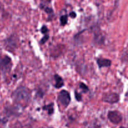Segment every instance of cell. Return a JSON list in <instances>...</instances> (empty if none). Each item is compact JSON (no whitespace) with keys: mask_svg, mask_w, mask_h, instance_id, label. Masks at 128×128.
<instances>
[{"mask_svg":"<svg viewBox=\"0 0 128 128\" xmlns=\"http://www.w3.org/2000/svg\"><path fill=\"white\" fill-rule=\"evenodd\" d=\"M13 101L20 105L28 104L30 101L31 93L30 90L28 88L23 86H20L13 91L11 95Z\"/></svg>","mask_w":128,"mask_h":128,"instance_id":"1","label":"cell"},{"mask_svg":"<svg viewBox=\"0 0 128 128\" xmlns=\"http://www.w3.org/2000/svg\"><path fill=\"white\" fill-rule=\"evenodd\" d=\"M12 67V61L11 58L8 56H4L0 58V71L2 74H6L11 71Z\"/></svg>","mask_w":128,"mask_h":128,"instance_id":"2","label":"cell"},{"mask_svg":"<svg viewBox=\"0 0 128 128\" xmlns=\"http://www.w3.org/2000/svg\"><path fill=\"white\" fill-rule=\"evenodd\" d=\"M71 98L70 93L66 90H62L60 91L58 96V101L60 102L62 106L64 108L68 107L71 102Z\"/></svg>","mask_w":128,"mask_h":128,"instance_id":"3","label":"cell"},{"mask_svg":"<svg viewBox=\"0 0 128 128\" xmlns=\"http://www.w3.org/2000/svg\"><path fill=\"white\" fill-rule=\"evenodd\" d=\"M120 95L116 92H110V93H106L102 96V101L103 102L109 104H115L120 101Z\"/></svg>","mask_w":128,"mask_h":128,"instance_id":"4","label":"cell"},{"mask_svg":"<svg viewBox=\"0 0 128 128\" xmlns=\"http://www.w3.org/2000/svg\"><path fill=\"white\" fill-rule=\"evenodd\" d=\"M108 118L112 123L118 124L122 121V116L119 111H111L108 112Z\"/></svg>","mask_w":128,"mask_h":128,"instance_id":"5","label":"cell"},{"mask_svg":"<svg viewBox=\"0 0 128 128\" xmlns=\"http://www.w3.org/2000/svg\"><path fill=\"white\" fill-rule=\"evenodd\" d=\"M96 62H97V64L100 69H101L102 68L110 67L112 64L111 60L106 58H97Z\"/></svg>","mask_w":128,"mask_h":128,"instance_id":"6","label":"cell"},{"mask_svg":"<svg viewBox=\"0 0 128 128\" xmlns=\"http://www.w3.org/2000/svg\"><path fill=\"white\" fill-rule=\"evenodd\" d=\"M54 79L55 81V84H54V87L56 89H60L61 88H62V86L64 85V80L62 79V77L60 76L58 74H54Z\"/></svg>","mask_w":128,"mask_h":128,"instance_id":"7","label":"cell"},{"mask_svg":"<svg viewBox=\"0 0 128 128\" xmlns=\"http://www.w3.org/2000/svg\"><path fill=\"white\" fill-rule=\"evenodd\" d=\"M5 44H6V50H9L10 51V48H14L16 46V44H17V41H16V39H14V38H11L10 37L9 38H8L7 40H6L5 41Z\"/></svg>","mask_w":128,"mask_h":128,"instance_id":"8","label":"cell"},{"mask_svg":"<svg viewBox=\"0 0 128 128\" xmlns=\"http://www.w3.org/2000/svg\"><path fill=\"white\" fill-rule=\"evenodd\" d=\"M104 40V39L101 32H95L94 36V41L95 43L101 44L103 43Z\"/></svg>","mask_w":128,"mask_h":128,"instance_id":"9","label":"cell"},{"mask_svg":"<svg viewBox=\"0 0 128 128\" xmlns=\"http://www.w3.org/2000/svg\"><path fill=\"white\" fill-rule=\"evenodd\" d=\"M40 7L41 8L42 10H43L45 12H46V13L49 15V16H50V17H49V18H50V17H51V16H54V11H53V10H52V8L49 7V6H46L41 3V4H40Z\"/></svg>","mask_w":128,"mask_h":128,"instance_id":"10","label":"cell"},{"mask_svg":"<svg viewBox=\"0 0 128 128\" xmlns=\"http://www.w3.org/2000/svg\"><path fill=\"white\" fill-rule=\"evenodd\" d=\"M42 108L44 111H47L49 115H51L54 112V104L50 103V104L45 105L42 106Z\"/></svg>","mask_w":128,"mask_h":128,"instance_id":"11","label":"cell"},{"mask_svg":"<svg viewBox=\"0 0 128 128\" xmlns=\"http://www.w3.org/2000/svg\"><path fill=\"white\" fill-rule=\"evenodd\" d=\"M68 15H62L60 17V22H61V26H65L68 23Z\"/></svg>","mask_w":128,"mask_h":128,"instance_id":"12","label":"cell"},{"mask_svg":"<svg viewBox=\"0 0 128 128\" xmlns=\"http://www.w3.org/2000/svg\"><path fill=\"white\" fill-rule=\"evenodd\" d=\"M80 88L81 90H82L83 93H87L89 91V88L86 84H85L83 82H81L80 84Z\"/></svg>","mask_w":128,"mask_h":128,"instance_id":"13","label":"cell"},{"mask_svg":"<svg viewBox=\"0 0 128 128\" xmlns=\"http://www.w3.org/2000/svg\"><path fill=\"white\" fill-rule=\"evenodd\" d=\"M49 38H50V35H49V34L48 33L45 34L44 36L43 37L41 38V40H40V44H45L48 41Z\"/></svg>","mask_w":128,"mask_h":128,"instance_id":"14","label":"cell"},{"mask_svg":"<svg viewBox=\"0 0 128 128\" xmlns=\"http://www.w3.org/2000/svg\"><path fill=\"white\" fill-rule=\"evenodd\" d=\"M74 96L76 100H77L78 101H82V95H81V93L78 92V91H74Z\"/></svg>","mask_w":128,"mask_h":128,"instance_id":"15","label":"cell"},{"mask_svg":"<svg viewBox=\"0 0 128 128\" xmlns=\"http://www.w3.org/2000/svg\"><path fill=\"white\" fill-rule=\"evenodd\" d=\"M48 31H49V30H48V28L47 26H45V25H43V26L41 27V33H42V34H45L48 33Z\"/></svg>","mask_w":128,"mask_h":128,"instance_id":"16","label":"cell"},{"mask_svg":"<svg viewBox=\"0 0 128 128\" xmlns=\"http://www.w3.org/2000/svg\"><path fill=\"white\" fill-rule=\"evenodd\" d=\"M69 16H70L71 18L74 19L75 18H76L77 14H76V13L74 12V11H71V12H70V14H69Z\"/></svg>","mask_w":128,"mask_h":128,"instance_id":"17","label":"cell"},{"mask_svg":"<svg viewBox=\"0 0 128 128\" xmlns=\"http://www.w3.org/2000/svg\"><path fill=\"white\" fill-rule=\"evenodd\" d=\"M120 128H124V127H121Z\"/></svg>","mask_w":128,"mask_h":128,"instance_id":"18","label":"cell"}]
</instances>
